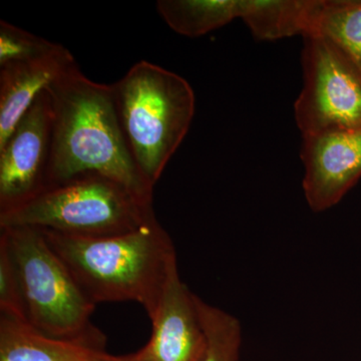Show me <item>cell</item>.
<instances>
[{"instance_id": "8992f818", "label": "cell", "mask_w": 361, "mask_h": 361, "mask_svg": "<svg viewBox=\"0 0 361 361\" xmlns=\"http://www.w3.org/2000/svg\"><path fill=\"white\" fill-rule=\"evenodd\" d=\"M303 40V89L294 104L301 134L361 130L360 71L322 35Z\"/></svg>"}, {"instance_id": "4fadbf2b", "label": "cell", "mask_w": 361, "mask_h": 361, "mask_svg": "<svg viewBox=\"0 0 361 361\" xmlns=\"http://www.w3.org/2000/svg\"><path fill=\"white\" fill-rule=\"evenodd\" d=\"M156 7L171 30L199 37L240 18L241 0H159Z\"/></svg>"}, {"instance_id": "7c38bea8", "label": "cell", "mask_w": 361, "mask_h": 361, "mask_svg": "<svg viewBox=\"0 0 361 361\" xmlns=\"http://www.w3.org/2000/svg\"><path fill=\"white\" fill-rule=\"evenodd\" d=\"M318 0H241L240 20L259 40H276L310 32Z\"/></svg>"}, {"instance_id": "5bb4252c", "label": "cell", "mask_w": 361, "mask_h": 361, "mask_svg": "<svg viewBox=\"0 0 361 361\" xmlns=\"http://www.w3.org/2000/svg\"><path fill=\"white\" fill-rule=\"evenodd\" d=\"M307 35L329 39L361 73V0H318Z\"/></svg>"}, {"instance_id": "30bf717a", "label": "cell", "mask_w": 361, "mask_h": 361, "mask_svg": "<svg viewBox=\"0 0 361 361\" xmlns=\"http://www.w3.org/2000/svg\"><path fill=\"white\" fill-rule=\"evenodd\" d=\"M77 66L61 44L42 58L0 66V147L39 94Z\"/></svg>"}, {"instance_id": "3957f363", "label": "cell", "mask_w": 361, "mask_h": 361, "mask_svg": "<svg viewBox=\"0 0 361 361\" xmlns=\"http://www.w3.org/2000/svg\"><path fill=\"white\" fill-rule=\"evenodd\" d=\"M113 85L130 153L155 187L191 127L194 90L184 78L147 61L135 63Z\"/></svg>"}, {"instance_id": "9a60e30c", "label": "cell", "mask_w": 361, "mask_h": 361, "mask_svg": "<svg viewBox=\"0 0 361 361\" xmlns=\"http://www.w3.org/2000/svg\"><path fill=\"white\" fill-rule=\"evenodd\" d=\"M207 348L200 361H239L242 329L238 318L205 302L196 294Z\"/></svg>"}, {"instance_id": "7a4b0ae2", "label": "cell", "mask_w": 361, "mask_h": 361, "mask_svg": "<svg viewBox=\"0 0 361 361\" xmlns=\"http://www.w3.org/2000/svg\"><path fill=\"white\" fill-rule=\"evenodd\" d=\"M39 230L92 303L133 301L149 317L155 313L177 264L172 239L156 216L132 231L108 236Z\"/></svg>"}, {"instance_id": "52a82bcc", "label": "cell", "mask_w": 361, "mask_h": 361, "mask_svg": "<svg viewBox=\"0 0 361 361\" xmlns=\"http://www.w3.org/2000/svg\"><path fill=\"white\" fill-rule=\"evenodd\" d=\"M52 121L51 97L47 90L0 147V213L21 205L47 187Z\"/></svg>"}, {"instance_id": "8fae6325", "label": "cell", "mask_w": 361, "mask_h": 361, "mask_svg": "<svg viewBox=\"0 0 361 361\" xmlns=\"http://www.w3.org/2000/svg\"><path fill=\"white\" fill-rule=\"evenodd\" d=\"M103 346L47 336L25 320L0 315V361H104Z\"/></svg>"}, {"instance_id": "9c48e42d", "label": "cell", "mask_w": 361, "mask_h": 361, "mask_svg": "<svg viewBox=\"0 0 361 361\" xmlns=\"http://www.w3.org/2000/svg\"><path fill=\"white\" fill-rule=\"evenodd\" d=\"M148 343L135 353V361H200L207 338L196 305V294L173 266L158 307L152 317Z\"/></svg>"}, {"instance_id": "6da1fadb", "label": "cell", "mask_w": 361, "mask_h": 361, "mask_svg": "<svg viewBox=\"0 0 361 361\" xmlns=\"http://www.w3.org/2000/svg\"><path fill=\"white\" fill-rule=\"evenodd\" d=\"M47 90L54 121L47 187L80 175L97 174L152 202L154 187L130 153L114 85L90 80L77 66Z\"/></svg>"}, {"instance_id": "ac0fdd59", "label": "cell", "mask_w": 361, "mask_h": 361, "mask_svg": "<svg viewBox=\"0 0 361 361\" xmlns=\"http://www.w3.org/2000/svg\"><path fill=\"white\" fill-rule=\"evenodd\" d=\"M104 361H135V353H130L127 355H110V357L106 358Z\"/></svg>"}, {"instance_id": "e0dca14e", "label": "cell", "mask_w": 361, "mask_h": 361, "mask_svg": "<svg viewBox=\"0 0 361 361\" xmlns=\"http://www.w3.org/2000/svg\"><path fill=\"white\" fill-rule=\"evenodd\" d=\"M0 315L25 320L18 274L6 247L0 244Z\"/></svg>"}, {"instance_id": "277c9868", "label": "cell", "mask_w": 361, "mask_h": 361, "mask_svg": "<svg viewBox=\"0 0 361 361\" xmlns=\"http://www.w3.org/2000/svg\"><path fill=\"white\" fill-rule=\"evenodd\" d=\"M0 244L13 261L26 322L47 336L106 346L90 318L96 304L87 298L39 229L0 228Z\"/></svg>"}, {"instance_id": "5b68a950", "label": "cell", "mask_w": 361, "mask_h": 361, "mask_svg": "<svg viewBox=\"0 0 361 361\" xmlns=\"http://www.w3.org/2000/svg\"><path fill=\"white\" fill-rule=\"evenodd\" d=\"M153 217L152 202L111 178L87 174L45 187L21 205L0 213V228L108 236L132 231Z\"/></svg>"}, {"instance_id": "2e32d148", "label": "cell", "mask_w": 361, "mask_h": 361, "mask_svg": "<svg viewBox=\"0 0 361 361\" xmlns=\"http://www.w3.org/2000/svg\"><path fill=\"white\" fill-rule=\"evenodd\" d=\"M59 45L6 20L0 21V66L42 58Z\"/></svg>"}, {"instance_id": "ba28073f", "label": "cell", "mask_w": 361, "mask_h": 361, "mask_svg": "<svg viewBox=\"0 0 361 361\" xmlns=\"http://www.w3.org/2000/svg\"><path fill=\"white\" fill-rule=\"evenodd\" d=\"M301 160L308 206L314 212L329 210L361 179V130L302 135Z\"/></svg>"}]
</instances>
